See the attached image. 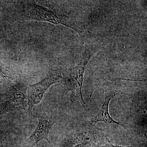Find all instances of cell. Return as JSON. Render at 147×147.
Listing matches in <instances>:
<instances>
[{
  "label": "cell",
  "instance_id": "obj_1",
  "mask_svg": "<svg viewBox=\"0 0 147 147\" xmlns=\"http://www.w3.org/2000/svg\"><path fill=\"white\" fill-rule=\"evenodd\" d=\"M63 76L60 71L53 70L41 81L28 88V113L31 115L33 107L41 102L45 92L53 84L62 82Z\"/></svg>",
  "mask_w": 147,
  "mask_h": 147
},
{
  "label": "cell",
  "instance_id": "obj_2",
  "mask_svg": "<svg viewBox=\"0 0 147 147\" xmlns=\"http://www.w3.org/2000/svg\"><path fill=\"white\" fill-rule=\"evenodd\" d=\"M24 11L27 19L46 21L55 25L62 24L73 29L78 33L77 30L73 26V25L63 16L42 6L29 3L25 7Z\"/></svg>",
  "mask_w": 147,
  "mask_h": 147
},
{
  "label": "cell",
  "instance_id": "obj_3",
  "mask_svg": "<svg viewBox=\"0 0 147 147\" xmlns=\"http://www.w3.org/2000/svg\"><path fill=\"white\" fill-rule=\"evenodd\" d=\"M85 69L79 65L71 69L64 77H63L62 82L67 89L71 92L72 101H79L83 105L86 104L82 92Z\"/></svg>",
  "mask_w": 147,
  "mask_h": 147
},
{
  "label": "cell",
  "instance_id": "obj_4",
  "mask_svg": "<svg viewBox=\"0 0 147 147\" xmlns=\"http://www.w3.org/2000/svg\"><path fill=\"white\" fill-rule=\"evenodd\" d=\"M38 123L33 133L25 141L21 147H32L42 139L50 143L48 134L50 129L56 123V116L53 113H45L38 117Z\"/></svg>",
  "mask_w": 147,
  "mask_h": 147
},
{
  "label": "cell",
  "instance_id": "obj_5",
  "mask_svg": "<svg viewBox=\"0 0 147 147\" xmlns=\"http://www.w3.org/2000/svg\"><path fill=\"white\" fill-rule=\"evenodd\" d=\"M24 87L15 86L11 87L3 95L0 103V116L13 110L24 109L26 96Z\"/></svg>",
  "mask_w": 147,
  "mask_h": 147
},
{
  "label": "cell",
  "instance_id": "obj_6",
  "mask_svg": "<svg viewBox=\"0 0 147 147\" xmlns=\"http://www.w3.org/2000/svg\"><path fill=\"white\" fill-rule=\"evenodd\" d=\"M103 131L90 122L84 123L82 127L71 131L69 137L76 144L90 145L96 142L100 135L104 134Z\"/></svg>",
  "mask_w": 147,
  "mask_h": 147
},
{
  "label": "cell",
  "instance_id": "obj_7",
  "mask_svg": "<svg viewBox=\"0 0 147 147\" xmlns=\"http://www.w3.org/2000/svg\"><path fill=\"white\" fill-rule=\"evenodd\" d=\"M122 92L121 91L113 88H108L105 90V97L102 107L98 111L97 115L93 118L90 121V123L93 124L97 123L98 122H104L108 124H116L123 127L120 123L114 120L113 118L110 116L109 113L108 108L110 102L116 96L121 94Z\"/></svg>",
  "mask_w": 147,
  "mask_h": 147
},
{
  "label": "cell",
  "instance_id": "obj_8",
  "mask_svg": "<svg viewBox=\"0 0 147 147\" xmlns=\"http://www.w3.org/2000/svg\"><path fill=\"white\" fill-rule=\"evenodd\" d=\"M85 50L79 65L86 68L87 64L93 56L100 48L99 44L96 42L87 40L84 42Z\"/></svg>",
  "mask_w": 147,
  "mask_h": 147
},
{
  "label": "cell",
  "instance_id": "obj_9",
  "mask_svg": "<svg viewBox=\"0 0 147 147\" xmlns=\"http://www.w3.org/2000/svg\"><path fill=\"white\" fill-rule=\"evenodd\" d=\"M13 80V77L10 72L0 65V83L7 84Z\"/></svg>",
  "mask_w": 147,
  "mask_h": 147
},
{
  "label": "cell",
  "instance_id": "obj_10",
  "mask_svg": "<svg viewBox=\"0 0 147 147\" xmlns=\"http://www.w3.org/2000/svg\"><path fill=\"white\" fill-rule=\"evenodd\" d=\"M102 147H123L121 146H116L112 144L108 143V144H106L105 146H102Z\"/></svg>",
  "mask_w": 147,
  "mask_h": 147
},
{
  "label": "cell",
  "instance_id": "obj_11",
  "mask_svg": "<svg viewBox=\"0 0 147 147\" xmlns=\"http://www.w3.org/2000/svg\"><path fill=\"white\" fill-rule=\"evenodd\" d=\"M3 132L2 130L0 129V141L1 140L2 137Z\"/></svg>",
  "mask_w": 147,
  "mask_h": 147
}]
</instances>
